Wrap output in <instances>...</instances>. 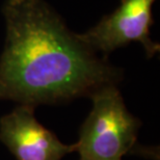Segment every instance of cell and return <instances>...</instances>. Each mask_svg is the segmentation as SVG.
Wrapping results in <instances>:
<instances>
[{
  "instance_id": "1",
  "label": "cell",
  "mask_w": 160,
  "mask_h": 160,
  "mask_svg": "<svg viewBox=\"0 0 160 160\" xmlns=\"http://www.w3.org/2000/svg\"><path fill=\"white\" fill-rule=\"evenodd\" d=\"M0 100L36 107L91 97L123 71L80 41L44 0H5Z\"/></svg>"
},
{
  "instance_id": "2",
  "label": "cell",
  "mask_w": 160,
  "mask_h": 160,
  "mask_svg": "<svg viewBox=\"0 0 160 160\" xmlns=\"http://www.w3.org/2000/svg\"><path fill=\"white\" fill-rule=\"evenodd\" d=\"M92 108L80 129L79 160H122L136 142L140 121L129 112L117 85L91 97Z\"/></svg>"
},
{
  "instance_id": "3",
  "label": "cell",
  "mask_w": 160,
  "mask_h": 160,
  "mask_svg": "<svg viewBox=\"0 0 160 160\" xmlns=\"http://www.w3.org/2000/svg\"><path fill=\"white\" fill-rule=\"evenodd\" d=\"M156 0H121V4L110 15L104 16L97 25L84 33H77L80 41L102 56L136 42L142 44L147 57L160 51L158 43L150 38L154 24L152 6Z\"/></svg>"
},
{
  "instance_id": "4",
  "label": "cell",
  "mask_w": 160,
  "mask_h": 160,
  "mask_svg": "<svg viewBox=\"0 0 160 160\" xmlns=\"http://www.w3.org/2000/svg\"><path fill=\"white\" fill-rule=\"evenodd\" d=\"M0 140L17 160H62L77 150L66 145L34 117V107L20 104L0 119Z\"/></svg>"
}]
</instances>
